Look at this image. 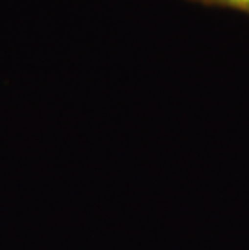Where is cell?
Masks as SVG:
<instances>
[{"label":"cell","mask_w":249,"mask_h":250,"mask_svg":"<svg viewBox=\"0 0 249 250\" xmlns=\"http://www.w3.org/2000/svg\"><path fill=\"white\" fill-rule=\"evenodd\" d=\"M205 5H217V7H226L233 10H240L249 15V0H198Z\"/></svg>","instance_id":"obj_1"}]
</instances>
